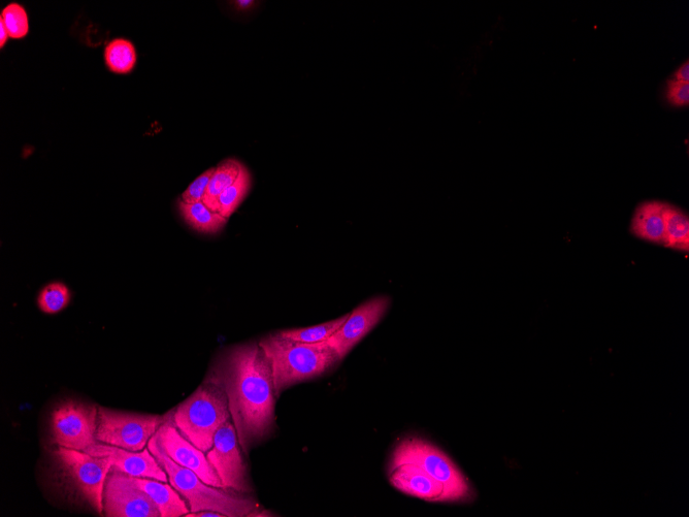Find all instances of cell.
Returning <instances> with one entry per match:
<instances>
[{
	"instance_id": "obj_1",
	"label": "cell",
	"mask_w": 689,
	"mask_h": 517,
	"mask_svg": "<svg viewBox=\"0 0 689 517\" xmlns=\"http://www.w3.org/2000/svg\"><path fill=\"white\" fill-rule=\"evenodd\" d=\"M222 383L246 455L275 427L277 394L271 362L259 342L235 346L212 368Z\"/></svg>"
},
{
	"instance_id": "obj_2",
	"label": "cell",
	"mask_w": 689,
	"mask_h": 517,
	"mask_svg": "<svg viewBox=\"0 0 689 517\" xmlns=\"http://www.w3.org/2000/svg\"><path fill=\"white\" fill-rule=\"evenodd\" d=\"M259 344L271 362L277 397L294 384L330 373L342 362L326 342H294L277 333L261 339Z\"/></svg>"
},
{
	"instance_id": "obj_3",
	"label": "cell",
	"mask_w": 689,
	"mask_h": 517,
	"mask_svg": "<svg viewBox=\"0 0 689 517\" xmlns=\"http://www.w3.org/2000/svg\"><path fill=\"white\" fill-rule=\"evenodd\" d=\"M148 448L167 472L171 486L186 500L190 512L215 511L225 517L257 516L259 505L253 498L209 486L193 471L175 463L155 435L149 441Z\"/></svg>"
},
{
	"instance_id": "obj_4",
	"label": "cell",
	"mask_w": 689,
	"mask_h": 517,
	"mask_svg": "<svg viewBox=\"0 0 689 517\" xmlns=\"http://www.w3.org/2000/svg\"><path fill=\"white\" fill-rule=\"evenodd\" d=\"M112 464L85 451L56 446L51 451V475L59 492L72 502L104 515V490Z\"/></svg>"
},
{
	"instance_id": "obj_5",
	"label": "cell",
	"mask_w": 689,
	"mask_h": 517,
	"mask_svg": "<svg viewBox=\"0 0 689 517\" xmlns=\"http://www.w3.org/2000/svg\"><path fill=\"white\" fill-rule=\"evenodd\" d=\"M171 412L177 429L206 454L213 447L216 432L232 420L224 387L213 370L198 389Z\"/></svg>"
},
{
	"instance_id": "obj_6",
	"label": "cell",
	"mask_w": 689,
	"mask_h": 517,
	"mask_svg": "<svg viewBox=\"0 0 689 517\" xmlns=\"http://www.w3.org/2000/svg\"><path fill=\"white\" fill-rule=\"evenodd\" d=\"M414 464L443 484L449 503H471L476 499L475 490L466 475L445 454L428 440L408 437L393 450L390 467Z\"/></svg>"
},
{
	"instance_id": "obj_7",
	"label": "cell",
	"mask_w": 689,
	"mask_h": 517,
	"mask_svg": "<svg viewBox=\"0 0 689 517\" xmlns=\"http://www.w3.org/2000/svg\"><path fill=\"white\" fill-rule=\"evenodd\" d=\"M167 418L168 414L128 413L98 406L96 440L129 451H142Z\"/></svg>"
},
{
	"instance_id": "obj_8",
	"label": "cell",
	"mask_w": 689,
	"mask_h": 517,
	"mask_svg": "<svg viewBox=\"0 0 689 517\" xmlns=\"http://www.w3.org/2000/svg\"><path fill=\"white\" fill-rule=\"evenodd\" d=\"M98 406L77 400L59 403L51 413L52 443L86 451L97 442Z\"/></svg>"
},
{
	"instance_id": "obj_9",
	"label": "cell",
	"mask_w": 689,
	"mask_h": 517,
	"mask_svg": "<svg viewBox=\"0 0 689 517\" xmlns=\"http://www.w3.org/2000/svg\"><path fill=\"white\" fill-rule=\"evenodd\" d=\"M242 450L233 420H229L216 432L213 447L206 455L224 489L246 495L252 488Z\"/></svg>"
},
{
	"instance_id": "obj_10",
	"label": "cell",
	"mask_w": 689,
	"mask_h": 517,
	"mask_svg": "<svg viewBox=\"0 0 689 517\" xmlns=\"http://www.w3.org/2000/svg\"><path fill=\"white\" fill-rule=\"evenodd\" d=\"M107 517H161L153 500L116 467L110 469L104 490V515Z\"/></svg>"
},
{
	"instance_id": "obj_11",
	"label": "cell",
	"mask_w": 689,
	"mask_h": 517,
	"mask_svg": "<svg viewBox=\"0 0 689 517\" xmlns=\"http://www.w3.org/2000/svg\"><path fill=\"white\" fill-rule=\"evenodd\" d=\"M155 436L175 463L193 471L209 486L224 489L219 476L207 459L206 452L182 435L173 422L172 412L168 413L166 423L159 428Z\"/></svg>"
},
{
	"instance_id": "obj_12",
	"label": "cell",
	"mask_w": 689,
	"mask_h": 517,
	"mask_svg": "<svg viewBox=\"0 0 689 517\" xmlns=\"http://www.w3.org/2000/svg\"><path fill=\"white\" fill-rule=\"evenodd\" d=\"M390 305L389 297L380 296L358 306L326 343L338 353L343 361L351 350L378 326Z\"/></svg>"
},
{
	"instance_id": "obj_13",
	"label": "cell",
	"mask_w": 689,
	"mask_h": 517,
	"mask_svg": "<svg viewBox=\"0 0 689 517\" xmlns=\"http://www.w3.org/2000/svg\"><path fill=\"white\" fill-rule=\"evenodd\" d=\"M85 452L91 456L109 460L113 467L130 476L169 482L167 472L164 471L148 447L142 451H129L96 442Z\"/></svg>"
},
{
	"instance_id": "obj_14",
	"label": "cell",
	"mask_w": 689,
	"mask_h": 517,
	"mask_svg": "<svg viewBox=\"0 0 689 517\" xmlns=\"http://www.w3.org/2000/svg\"><path fill=\"white\" fill-rule=\"evenodd\" d=\"M389 481L393 488L408 496L428 502L449 503L443 484L417 465L390 467Z\"/></svg>"
},
{
	"instance_id": "obj_15",
	"label": "cell",
	"mask_w": 689,
	"mask_h": 517,
	"mask_svg": "<svg viewBox=\"0 0 689 517\" xmlns=\"http://www.w3.org/2000/svg\"><path fill=\"white\" fill-rule=\"evenodd\" d=\"M667 203L649 201L635 210L630 232L633 236L656 245H665V213Z\"/></svg>"
},
{
	"instance_id": "obj_16",
	"label": "cell",
	"mask_w": 689,
	"mask_h": 517,
	"mask_svg": "<svg viewBox=\"0 0 689 517\" xmlns=\"http://www.w3.org/2000/svg\"><path fill=\"white\" fill-rule=\"evenodd\" d=\"M130 477L153 500L161 517L186 516L190 512L186 500L171 486V483L150 478Z\"/></svg>"
},
{
	"instance_id": "obj_17",
	"label": "cell",
	"mask_w": 689,
	"mask_h": 517,
	"mask_svg": "<svg viewBox=\"0 0 689 517\" xmlns=\"http://www.w3.org/2000/svg\"><path fill=\"white\" fill-rule=\"evenodd\" d=\"M178 207L184 221L192 230L201 234H218L228 221L220 213L209 209L203 202L186 204L180 200Z\"/></svg>"
},
{
	"instance_id": "obj_18",
	"label": "cell",
	"mask_w": 689,
	"mask_h": 517,
	"mask_svg": "<svg viewBox=\"0 0 689 517\" xmlns=\"http://www.w3.org/2000/svg\"><path fill=\"white\" fill-rule=\"evenodd\" d=\"M239 160L229 158L218 165L210 180L203 203L212 211L218 212V200L223 191L233 185L242 168Z\"/></svg>"
},
{
	"instance_id": "obj_19",
	"label": "cell",
	"mask_w": 689,
	"mask_h": 517,
	"mask_svg": "<svg viewBox=\"0 0 689 517\" xmlns=\"http://www.w3.org/2000/svg\"><path fill=\"white\" fill-rule=\"evenodd\" d=\"M665 247L687 253L689 251V218L680 208L668 204L665 213Z\"/></svg>"
},
{
	"instance_id": "obj_20",
	"label": "cell",
	"mask_w": 689,
	"mask_h": 517,
	"mask_svg": "<svg viewBox=\"0 0 689 517\" xmlns=\"http://www.w3.org/2000/svg\"><path fill=\"white\" fill-rule=\"evenodd\" d=\"M137 51L133 43L116 39L105 50V61L112 73L125 75L134 70L137 63Z\"/></svg>"
},
{
	"instance_id": "obj_21",
	"label": "cell",
	"mask_w": 689,
	"mask_h": 517,
	"mask_svg": "<svg viewBox=\"0 0 689 517\" xmlns=\"http://www.w3.org/2000/svg\"><path fill=\"white\" fill-rule=\"evenodd\" d=\"M252 186V176L248 169L243 165L237 180L233 185L223 191L219 197V211L224 218L229 219L237 211Z\"/></svg>"
},
{
	"instance_id": "obj_22",
	"label": "cell",
	"mask_w": 689,
	"mask_h": 517,
	"mask_svg": "<svg viewBox=\"0 0 689 517\" xmlns=\"http://www.w3.org/2000/svg\"><path fill=\"white\" fill-rule=\"evenodd\" d=\"M348 316L349 314H346L335 320L321 323V325L310 328L280 331L278 334L294 342L307 344L326 342L344 325Z\"/></svg>"
},
{
	"instance_id": "obj_23",
	"label": "cell",
	"mask_w": 689,
	"mask_h": 517,
	"mask_svg": "<svg viewBox=\"0 0 689 517\" xmlns=\"http://www.w3.org/2000/svg\"><path fill=\"white\" fill-rule=\"evenodd\" d=\"M71 302V292L60 282L50 283L42 289L38 298L39 308L46 314H56L67 308Z\"/></svg>"
},
{
	"instance_id": "obj_24",
	"label": "cell",
	"mask_w": 689,
	"mask_h": 517,
	"mask_svg": "<svg viewBox=\"0 0 689 517\" xmlns=\"http://www.w3.org/2000/svg\"><path fill=\"white\" fill-rule=\"evenodd\" d=\"M0 22L4 23L11 39H23L28 34V16L19 4L13 3L6 7L0 17Z\"/></svg>"
},
{
	"instance_id": "obj_25",
	"label": "cell",
	"mask_w": 689,
	"mask_h": 517,
	"mask_svg": "<svg viewBox=\"0 0 689 517\" xmlns=\"http://www.w3.org/2000/svg\"><path fill=\"white\" fill-rule=\"evenodd\" d=\"M216 168H211L196 178L183 192L181 200L186 204H195L204 201L207 188Z\"/></svg>"
},
{
	"instance_id": "obj_26",
	"label": "cell",
	"mask_w": 689,
	"mask_h": 517,
	"mask_svg": "<svg viewBox=\"0 0 689 517\" xmlns=\"http://www.w3.org/2000/svg\"><path fill=\"white\" fill-rule=\"evenodd\" d=\"M667 100L675 107L688 106L689 83L670 79L667 86Z\"/></svg>"
},
{
	"instance_id": "obj_27",
	"label": "cell",
	"mask_w": 689,
	"mask_h": 517,
	"mask_svg": "<svg viewBox=\"0 0 689 517\" xmlns=\"http://www.w3.org/2000/svg\"><path fill=\"white\" fill-rule=\"evenodd\" d=\"M674 80L689 83V62L686 60L675 72Z\"/></svg>"
},
{
	"instance_id": "obj_28",
	"label": "cell",
	"mask_w": 689,
	"mask_h": 517,
	"mask_svg": "<svg viewBox=\"0 0 689 517\" xmlns=\"http://www.w3.org/2000/svg\"><path fill=\"white\" fill-rule=\"evenodd\" d=\"M186 517H225L223 514L215 511H200V512H190Z\"/></svg>"
},
{
	"instance_id": "obj_29",
	"label": "cell",
	"mask_w": 689,
	"mask_h": 517,
	"mask_svg": "<svg viewBox=\"0 0 689 517\" xmlns=\"http://www.w3.org/2000/svg\"><path fill=\"white\" fill-rule=\"evenodd\" d=\"M10 36L3 22H0V47L4 48Z\"/></svg>"
},
{
	"instance_id": "obj_30",
	"label": "cell",
	"mask_w": 689,
	"mask_h": 517,
	"mask_svg": "<svg viewBox=\"0 0 689 517\" xmlns=\"http://www.w3.org/2000/svg\"><path fill=\"white\" fill-rule=\"evenodd\" d=\"M235 4L237 8L241 11H248L255 5V3L252 2V0H239V2H236Z\"/></svg>"
}]
</instances>
